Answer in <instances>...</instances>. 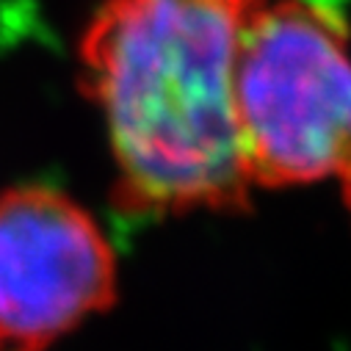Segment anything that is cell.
<instances>
[{
	"instance_id": "2",
	"label": "cell",
	"mask_w": 351,
	"mask_h": 351,
	"mask_svg": "<svg viewBox=\"0 0 351 351\" xmlns=\"http://www.w3.org/2000/svg\"><path fill=\"white\" fill-rule=\"evenodd\" d=\"M235 128L254 189L335 183L351 216V50L304 0H260L235 72Z\"/></svg>"
},
{
	"instance_id": "1",
	"label": "cell",
	"mask_w": 351,
	"mask_h": 351,
	"mask_svg": "<svg viewBox=\"0 0 351 351\" xmlns=\"http://www.w3.org/2000/svg\"><path fill=\"white\" fill-rule=\"evenodd\" d=\"M260 0H103L77 45L128 216L238 213L252 202L235 72Z\"/></svg>"
},
{
	"instance_id": "4",
	"label": "cell",
	"mask_w": 351,
	"mask_h": 351,
	"mask_svg": "<svg viewBox=\"0 0 351 351\" xmlns=\"http://www.w3.org/2000/svg\"><path fill=\"white\" fill-rule=\"evenodd\" d=\"M304 3H310L313 9L329 14L332 20H337L343 25H346V12H351V0H304Z\"/></svg>"
},
{
	"instance_id": "3",
	"label": "cell",
	"mask_w": 351,
	"mask_h": 351,
	"mask_svg": "<svg viewBox=\"0 0 351 351\" xmlns=\"http://www.w3.org/2000/svg\"><path fill=\"white\" fill-rule=\"evenodd\" d=\"M117 299V252L89 210L42 183L0 191V351H50Z\"/></svg>"
}]
</instances>
